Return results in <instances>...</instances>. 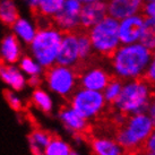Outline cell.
I'll use <instances>...</instances> for the list:
<instances>
[{
	"mask_svg": "<svg viewBox=\"0 0 155 155\" xmlns=\"http://www.w3.org/2000/svg\"><path fill=\"white\" fill-rule=\"evenodd\" d=\"M64 33L53 25L41 27L30 43L32 57L42 68H49L56 64Z\"/></svg>",
	"mask_w": 155,
	"mask_h": 155,
	"instance_id": "cell-2",
	"label": "cell"
},
{
	"mask_svg": "<svg viewBox=\"0 0 155 155\" xmlns=\"http://www.w3.org/2000/svg\"><path fill=\"white\" fill-rule=\"evenodd\" d=\"M26 83H28L31 86H33V87L39 86V84H40V76H30L28 81H26Z\"/></svg>",
	"mask_w": 155,
	"mask_h": 155,
	"instance_id": "cell-32",
	"label": "cell"
},
{
	"mask_svg": "<svg viewBox=\"0 0 155 155\" xmlns=\"http://www.w3.org/2000/svg\"><path fill=\"white\" fill-rule=\"evenodd\" d=\"M82 5L91 4V2H100V1H107V0H78Z\"/></svg>",
	"mask_w": 155,
	"mask_h": 155,
	"instance_id": "cell-34",
	"label": "cell"
},
{
	"mask_svg": "<svg viewBox=\"0 0 155 155\" xmlns=\"http://www.w3.org/2000/svg\"><path fill=\"white\" fill-rule=\"evenodd\" d=\"M147 112H148L147 116H150L153 120H155V105L154 104H150V107L147 109Z\"/></svg>",
	"mask_w": 155,
	"mask_h": 155,
	"instance_id": "cell-33",
	"label": "cell"
},
{
	"mask_svg": "<svg viewBox=\"0 0 155 155\" xmlns=\"http://www.w3.org/2000/svg\"><path fill=\"white\" fill-rule=\"evenodd\" d=\"M111 60L118 77L137 79L144 76L147 66L153 60V51L139 42L120 44L111 54Z\"/></svg>",
	"mask_w": 155,
	"mask_h": 155,
	"instance_id": "cell-1",
	"label": "cell"
},
{
	"mask_svg": "<svg viewBox=\"0 0 155 155\" xmlns=\"http://www.w3.org/2000/svg\"><path fill=\"white\" fill-rule=\"evenodd\" d=\"M25 5L31 9V10H38V7H39V2L40 0H24Z\"/></svg>",
	"mask_w": 155,
	"mask_h": 155,
	"instance_id": "cell-31",
	"label": "cell"
},
{
	"mask_svg": "<svg viewBox=\"0 0 155 155\" xmlns=\"http://www.w3.org/2000/svg\"><path fill=\"white\" fill-rule=\"evenodd\" d=\"M119 21L107 15L105 17L88 30V38L93 51L103 56H111L120 45L118 34Z\"/></svg>",
	"mask_w": 155,
	"mask_h": 155,
	"instance_id": "cell-4",
	"label": "cell"
},
{
	"mask_svg": "<svg viewBox=\"0 0 155 155\" xmlns=\"http://www.w3.org/2000/svg\"><path fill=\"white\" fill-rule=\"evenodd\" d=\"M22 57V43L13 34L9 33L0 42V58L6 64H16Z\"/></svg>",
	"mask_w": 155,
	"mask_h": 155,
	"instance_id": "cell-13",
	"label": "cell"
},
{
	"mask_svg": "<svg viewBox=\"0 0 155 155\" xmlns=\"http://www.w3.org/2000/svg\"><path fill=\"white\" fill-rule=\"evenodd\" d=\"M144 0H107L108 15L120 21L142 12Z\"/></svg>",
	"mask_w": 155,
	"mask_h": 155,
	"instance_id": "cell-12",
	"label": "cell"
},
{
	"mask_svg": "<svg viewBox=\"0 0 155 155\" xmlns=\"http://www.w3.org/2000/svg\"><path fill=\"white\" fill-rule=\"evenodd\" d=\"M0 78L15 91H22L26 85V78L22 70L13 64L0 61Z\"/></svg>",
	"mask_w": 155,
	"mask_h": 155,
	"instance_id": "cell-14",
	"label": "cell"
},
{
	"mask_svg": "<svg viewBox=\"0 0 155 155\" xmlns=\"http://www.w3.org/2000/svg\"><path fill=\"white\" fill-rule=\"evenodd\" d=\"M140 13L144 17L155 18V1H144Z\"/></svg>",
	"mask_w": 155,
	"mask_h": 155,
	"instance_id": "cell-28",
	"label": "cell"
},
{
	"mask_svg": "<svg viewBox=\"0 0 155 155\" xmlns=\"http://www.w3.org/2000/svg\"><path fill=\"white\" fill-rule=\"evenodd\" d=\"M144 1H155V0H144Z\"/></svg>",
	"mask_w": 155,
	"mask_h": 155,
	"instance_id": "cell-37",
	"label": "cell"
},
{
	"mask_svg": "<svg viewBox=\"0 0 155 155\" xmlns=\"http://www.w3.org/2000/svg\"><path fill=\"white\" fill-rule=\"evenodd\" d=\"M146 155H155V154H154V152H148Z\"/></svg>",
	"mask_w": 155,
	"mask_h": 155,
	"instance_id": "cell-36",
	"label": "cell"
},
{
	"mask_svg": "<svg viewBox=\"0 0 155 155\" xmlns=\"http://www.w3.org/2000/svg\"><path fill=\"white\" fill-rule=\"evenodd\" d=\"M69 155H79L77 153V152H75V151H70V153H69Z\"/></svg>",
	"mask_w": 155,
	"mask_h": 155,
	"instance_id": "cell-35",
	"label": "cell"
},
{
	"mask_svg": "<svg viewBox=\"0 0 155 155\" xmlns=\"http://www.w3.org/2000/svg\"><path fill=\"white\" fill-rule=\"evenodd\" d=\"M70 147L67 143L61 139H52L47 146L44 147V155H69Z\"/></svg>",
	"mask_w": 155,
	"mask_h": 155,
	"instance_id": "cell-22",
	"label": "cell"
},
{
	"mask_svg": "<svg viewBox=\"0 0 155 155\" xmlns=\"http://www.w3.org/2000/svg\"><path fill=\"white\" fill-rule=\"evenodd\" d=\"M60 119L64 122L66 129L71 133H79L86 127V119L79 116L73 108L64 109L60 112Z\"/></svg>",
	"mask_w": 155,
	"mask_h": 155,
	"instance_id": "cell-17",
	"label": "cell"
},
{
	"mask_svg": "<svg viewBox=\"0 0 155 155\" xmlns=\"http://www.w3.org/2000/svg\"><path fill=\"white\" fill-rule=\"evenodd\" d=\"M66 0H40L38 12L41 16L52 18L65 4Z\"/></svg>",
	"mask_w": 155,
	"mask_h": 155,
	"instance_id": "cell-20",
	"label": "cell"
},
{
	"mask_svg": "<svg viewBox=\"0 0 155 155\" xmlns=\"http://www.w3.org/2000/svg\"><path fill=\"white\" fill-rule=\"evenodd\" d=\"M146 147L148 152H154L155 151V135L153 133L147 137Z\"/></svg>",
	"mask_w": 155,
	"mask_h": 155,
	"instance_id": "cell-30",
	"label": "cell"
},
{
	"mask_svg": "<svg viewBox=\"0 0 155 155\" xmlns=\"http://www.w3.org/2000/svg\"><path fill=\"white\" fill-rule=\"evenodd\" d=\"M109 81H110L109 75L104 70L100 68L90 69L83 75L82 86L83 88H86V90L102 92L108 85Z\"/></svg>",
	"mask_w": 155,
	"mask_h": 155,
	"instance_id": "cell-16",
	"label": "cell"
},
{
	"mask_svg": "<svg viewBox=\"0 0 155 155\" xmlns=\"http://www.w3.org/2000/svg\"><path fill=\"white\" fill-rule=\"evenodd\" d=\"M36 32L38 26L25 17L19 16L12 25V33L19 40L21 43L24 44H30L32 40L34 39Z\"/></svg>",
	"mask_w": 155,
	"mask_h": 155,
	"instance_id": "cell-15",
	"label": "cell"
},
{
	"mask_svg": "<svg viewBox=\"0 0 155 155\" xmlns=\"http://www.w3.org/2000/svg\"><path fill=\"white\" fill-rule=\"evenodd\" d=\"M93 150L96 155H121L119 144L109 139H96L93 142Z\"/></svg>",
	"mask_w": 155,
	"mask_h": 155,
	"instance_id": "cell-19",
	"label": "cell"
},
{
	"mask_svg": "<svg viewBox=\"0 0 155 155\" xmlns=\"http://www.w3.org/2000/svg\"><path fill=\"white\" fill-rule=\"evenodd\" d=\"M108 15L107 1L100 2H91L82 5V9L79 13V23L85 30H90L100 21H102Z\"/></svg>",
	"mask_w": 155,
	"mask_h": 155,
	"instance_id": "cell-11",
	"label": "cell"
},
{
	"mask_svg": "<svg viewBox=\"0 0 155 155\" xmlns=\"http://www.w3.org/2000/svg\"><path fill=\"white\" fill-rule=\"evenodd\" d=\"M122 88V84L119 81H109L108 85L105 86L103 91H102V94L103 97L107 102H114L117 100V97L119 96Z\"/></svg>",
	"mask_w": 155,
	"mask_h": 155,
	"instance_id": "cell-24",
	"label": "cell"
},
{
	"mask_svg": "<svg viewBox=\"0 0 155 155\" xmlns=\"http://www.w3.org/2000/svg\"><path fill=\"white\" fill-rule=\"evenodd\" d=\"M144 75H145V77H146V79L148 81V82H154V79H155V62H154V60H152L151 62H150V65L147 66V68H146V70H145Z\"/></svg>",
	"mask_w": 155,
	"mask_h": 155,
	"instance_id": "cell-29",
	"label": "cell"
},
{
	"mask_svg": "<svg viewBox=\"0 0 155 155\" xmlns=\"http://www.w3.org/2000/svg\"><path fill=\"white\" fill-rule=\"evenodd\" d=\"M154 124L155 121L146 113L134 114L117 137L119 145L130 148L144 142L153 133Z\"/></svg>",
	"mask_w": 155,
	"mask_h": 155,
	"instance_id": "cell-5",
	"label": "cell"
},
{
	"mask_svg": "<svg viewBox=\"0 0 155 155\" xmlns=\"http://www.w3.org/2000/svg\"><path fill=\"white\" fill-rule=\"evenodd\" d=\"M77 45H78V54H79V60H85L92 54L93 48L91 40L88 38L87 33H77Z\"/></svg>",
	"mask_w": 155,
	"mask_h": 155,
	"instance_id": "cell-23",
	"label": "cell"
},
{
	"mask_svg": "<svg viewBox=\"0 0 155 155\" xmlns=\"http://www.w3.org/2000/svg\"><path fill=\"white\" fill-rule=\"evenodd\" d=\"M18 61H19V69L22 70V73L28 76H40L43 71V68L38 64V61L33 57H21Z\"/></svg>",
	"mask_w": 155,
	"mask_h": 155,
	"instance_id": "cell-21",
	"label": "cell"
},
{
	"mask_svg": "<svg viewBox=\"0 0 155 155\" xmlns=\"http://www.w3.org/2000/svg\"><path fill=\"white\" fill-rule=\"evenodd\" d=\"M33 100L35 104L39 107L42 111L50 112L52 110V101L50 96L42 90H36L33 93Z\"/></svg>",
	"mask_w": 155,
	"mask_h": 155,
	"instance_id": "cell-25",
	"label": "cell"
},
{
	"mask_svg": "<svg viewBox=\"0 0 155 155\" xmlns=\"http://www.w3.org/2000/svg\"><path fill=\"white\" fill-rule=\"evenodd\" d=\"M47 82L49 87L57 94L68 95L76 83V75L71 67L54 64L47 71Z\"/></svg>",
	"mask_w": 155,
	"mask_h": 155,
	"instance_id": "cell-7",
	"label": "cell"
},
{
	"mask_svg": "<svg viewBox=\"0 0 155 155\" xmlns=\"http://www.w3.org/2000/svg\"><path fill=\"white\" fill-rule=\"evenodd\" d=\"M28 140H30V144H34L40 148H44L50 143L51 137L43 131H35L28 137Z\"/></svg>",
	"mask_w": 155,
	"mask_h": 155,
	"instance_id": "cell-26",
	"label": "cell"
},
{
	"mask_svg": "<svg viewBox=\"0 0 155 155\" xmlns=\"http://www.w3.org/2000/svg\"><path fill=\"white\" fill-rule=\"evenodd\" d=\"M150 97L151 91L148 83L137 78L122 85L120 94L113 103L116 108L122 113L134 116L146 113L151 104Z\"/></svg>",
	"mask_w": 155,
	"mask_h": 155,
	"instance_id": "cell-3",
	"label": "cell"
},
{
	"mask_svg": "<svg viewBox=\"0 0 155 155\" xmlns=\"http://www.w3.org/2000/svg\"><path fill=\"white\" fill-rule=\"evenodd\" d=\"M82 4L78 0H66L62 8L52 17L53 26L62 33L76 32L81 26L79 13Z\"/></svg>",
	"mask_w": 155,
	"mask_h": 155,
	"instance_id": "cell-8",
	"label": "cell"
},
{
	"mask_svg": "<svg viewBox=\"0 0 155 155\" xmlns=\"http://www.w3.org/2000/svg\"><path fill=\"white\" fill-rule=\"evenodd\" d=\"M19 17V10L15 0H0V23L12 26Z\"/></svg>",
	"mask_w": 155,
	"mask_h": 155,
	"instance_id": "cell-18",
	"label": "cell"
},
{
	"mask_svg": "<svg viewBox=\"0 0 155 155\" xmlns=\"http://www.w3.org/2000/svg\"><path fill=\"white\" fill-rule=\"evenodd\" d=\"M5 95H6V99H7L8 104L14 109V110L18 111V110H21V109H22V102H21V100L18 99L17 96L14 94L13 92L7 91V92L5 93Z\"/></svg>",
	"mask_w": 155,
	"mask_h": 155,
	"instance_id": "cell-27",
	"label": "cell"
},
{
	"mask_svg": "<svg viewBox=\"0 0 155 155\" xmlns=\"http://www.w3.org/2000/svg\"><path fill=\"white\" fill-rule=\"evenodd\" d=\"M145 31V17L142 13L135 14L119 21L118 34L120 44L137 43Z\"/></svg>",
	"mask_w": 155,
	"mask_h": 155,
	"instance_id": "cell-9",
	"label": "cell"
},
{
	"mask_svg": "<svg viewBox=\"0 0 155 155\" xmlns=\"http://www.w3.org/2000/svg\"><path fill=\"white\" fill-rule=\"evenodd\" d=\"M78 61H79V54H78L77 45V33L76 32L64 33L56 64L66 67H73Z\"/></svg>",
	"mask_w": 155,
	"mask_h": 155,
	"instance_id": "cell-10",
	"label": "cell"
},
{
	"mask_svg": "<svg viewBox=\"0 0 155 155\" xmlns=\"http://www.w3.org/2000/svg\"><path fill=\"white\" fill-rule=\"evenodd\" d=\"M105 100L102 92L83 88L74 95L71 108L84 119L96 116L104 107Z\"/></svg>",
	"mask_w": 155,
	"mask_h": 155,
	"instance_id": "cell-6",
	"label": "cell"
}]
</instances>
